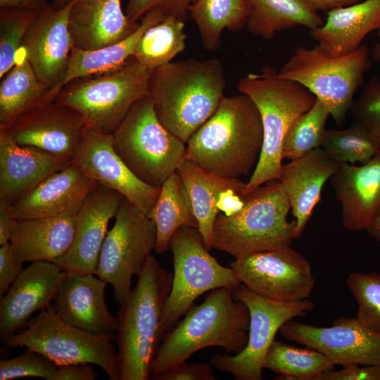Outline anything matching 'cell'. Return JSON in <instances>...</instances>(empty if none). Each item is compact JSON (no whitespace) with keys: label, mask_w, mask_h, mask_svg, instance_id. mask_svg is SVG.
Listing matches in <instances>:
<instances>
[{"label":"cell","mask_w":380,"mask_h":380,"mask_svg":"<svg viewBox=\"0 0 380 380\" xmlns=\"http://www.w3.org/2000/svg\"><path fill=\"white\" fill-rule=\"evenodd\" d=\"M112 137L119 157L152 186L160 187L185 158V143L160 122L150 96L133 105Z\"/></svg>","instance_id":"obj_8"},{"label":"cell","mask_w":380,"mask_h":380,"mask_svg":"<svg viewBox=\"0 0 380 380\" xmlns=\"http://www.w3.org/2000/svg\"><path fill=\"white\" fill-rule=\"evenodd\" d=\"M53 6L61 8L70 4L74 0H50Z\"/></svg>","instance_id":"obj_53"},{"label":"cell","mask_w":380,"mask_h":380,"mask_svg":"<svg viewBox=\"0 0 380 380\" xmlns=\"http://www.w3.org/2000/svg\"><path fill=\"white\" fill-rule=\"evenodd\" d=\"M165 17L160 11L153 9L141 18L138 28L132 34L119 42L94 50L74 46L62 80L47 93L44 101H54L61 89L72 80L103 75L120 68L134 56L138 43L147 29Z\"/></svg>","instance_id":"obj_29"},{"label":"cell","mask_w":380,"mask_h":380,"mask_svg":"<svg viewBox=\"0 0 380 380\" xmlns=\"http://www.w3.org/2000/svg\"><path fill=\"white\" fill-rule=\"evenodd\" d=\"M350 110L356 122L368 130L380 148V80L377 77L370 79Z\"/></svg>","instance_id":"obj_42"},{"label":"cell","mask_w":380,"mask_h":380,"mask_svg":"<svg viewBox=\"0 0 380 380\" xmlns=\"http://www.w3.org/2000/svg\"><path fill=\"white\" fill-rule=\"evenodd\" d=\"M244 204L227 216L218 213L212 248L239 259L249 254L291 246L296 222L288 221V197L278 179L269 181L243 196Z\"/></svg>","instance_id":"obj_6"},{"label":"cell","mask_w":380,"mask_h":380,"mask_svg":"<svg viewBox=\"0 0 380 380\" xmlns=\"http://www.w3.org/2000/svg\"><path fill=\"white\" fill-rule=\"evenodd\" d=\"M346 284L357 303L356 318L380 334V274L353 272Z\"/></svg>","instance_id":"obj_40"},{"label":"cell","mask_w":380,"mask_h":380,"mask_svg":"<svg viewBox=\"0 0 380 380\" xmlns=\"http://www.w3.org/2000/svg\"><path fill=\"white\" fill-rule=\"evenodd\" d=\"M330 179L343 226L350 232L367 231L380 213V152L365 164H341Z\"/></svg>","instance_id":"obj_23"},{"label":"cell","mask_w":380,"mask_h":380,"mask_svg":"<svg viewBox=\"0 0 380 380\" xmlns=\"http://www.w3.org/2000/svg\"><path fill=\"white\" fill-rule=\"evenodd\" d=\"M111 341L66 322L57 315L52 304L32 317L23 330L3 343L9 348L25 347L38 352L58 367L95 365L110 380H120L117 348Z\"/></svg>","instance_id":"obj_11"},{"label":"cell","mask_w":380,"mask_h":380,"mask_svg":"<svg viewBox=\"0 0 380 380\" xmlns=\"http://www.w3.org/2000/svg\"><path fill=\"white\" fill-rule=\"evenodd\" d=\"M234 291L227 287L214 289L201 305L190 308L163 337L151 362L150 376L208 347L219 346L235 355L246 348L249 310L243 302L234 299Z\"/></svg>","instance_id":"obj_3"},{"label":"cell","mask_w":380,"mask_h":380,"mask_svg":"<svg viewBox=\"0 0 380 380\" xmlns=\"http://www.w3.org/2000/svg\"><path fill=\"white\" fill-rule=\"evenodd\" d=\"M189 15L197 26L204 49L213 51L220 48L224 30L237 31L246 26L248 10L245 0H196Z\"/></svg>","instance_id":"obj_34"},{"label":"cell","mask_w":380,"mask_h":380,"mask_svg":"<svg viewBox=\"0 0 380 380\" xmlns=\"http://www.w3.org/2000/svg\"><path fill=\"white\" fill-rule=\"evenodd\" d=\"M237 89L255 104L263 131L260 158L241 192L243 196L269 181L278 179L285 136L294 120L313 106L316 97L298 82L279 77L269 65L260 73L241 77Z\"/></svg>","instance_id":"obj_5"},{"label":"cell","mask_w":380,"mask_h":380,"mask_svg":"<svg viewBox=\"0 0 380 380\" xmlns=\"http://www.w3.org/2000/svg\"><path fill=\"white\" fill-rule=\"evenodd\" d=\"M88 128L77 110L56 101L43 102L0 128L22 146H34L70 162Z\"/></svg>","instance_id":"obj_16"},{"label":"cell","mask_w":380,"mask_h":380,"mask_svg":"<svg viewBox=\"0 0 380 380\" xmlns=\"http://www.w3.org/2000/svg\"><path fill=\"white\" fill-rule=\"evenodd\" d=\"M147 217L156 225L157 236L154 250L158 254L169 248L170 240L179 228L198 229L189 194L177 172L160 186L158 197Z\"/></svg>","instance_id":"obj_32"},{"label":"cell","mask_w":380,"mask_h":380,"mask_svg":"<svg viewBox=\"0 0 380 380\" xmlns=\"http://www.w3.org/2000/svg\"><path fill=\"white\" fill-rule=\"evenodd\" d=\"M327 13L326 22L310 33L319 45L335 56L355 51L370 32L380 28V0H363Z\"/></svg>","instance_id":"obj_27"},{"label":"cell","mask_w":380,"mask_h":380,"mask_svg":"<svg viewBox=\"0 0 380 380\" xmlns=\"http://www.w3.org/2000/svg\"><path fill=\"white\" fill-rule=\"evenodd\" d=\"M246 29L251 34L270 39L277 33L303 26L310 30L322 26V18L302 0H245Z\"/></svg>","instance_id":"obj_31"},{"label":"cell","mask_w":380,"mask_h":380,"mask_svg":"<svg viewBox=\"0 0 380 380\" xmlns=\"http://www.w3.org/2000/svg\"><path fill=\"white\" fill-rule=\"evenodd\" d=\"M184 27V20L165 16L143 34L133 56L151 70L172 62L185 49Z\"/></svg>","instance_id":"obj_36"},{"label":"cell","mask_w":380,"mask_h":380,"mask_svg":"<svg viewBox=\"0 0 380 380\" xmlns=\"http://www.w3.org/2000/svg\"><path fill=\"white\" fill-rule=\"evenodd\" d=\"M262 142L259 110L249 96L241 93L224 97L189 139L185 158L216 175L239 179L253 173Z\"/></svg>","instance_id":"obj_2"},{"label":"cell","mask_w":380,"mask_h":380,"mask_svg":"<svg viewBox=\"0 0 380 380\" xmlns=\"http://www.w3.org/2000/svg\"><path fill=\"white\" fill-rule=\"evenodd\" d=\"M68 25L75 47L94 50L123 40L139 23L128 18L121 0H74Z\"/></svg>","instance_id":"obj_26"},{"label":"cell","mask_w":380,"mask_h":380,"mask_svg":"<svg viewBox=\"0 0 380 380\" xmlns=\"http://www.w3.org/2000/svg\"><path fill=\"white\" fill-rule=\"evenodd\" d=\"M213 366L208 363H187L182 361L154 376L151 380H216Z\"/></svg>","instance_id":"obj_44"},{"label":"cell","mask_w":380,"mask_h":380,"mask_svg":"<svg viewBox=\"0 0 380 380\" xmlns=\"http://www.w3.org/2000/svg\"><path fill=\"white\" fill-rule=\"evenodd\" d=\"M366 45L344 55L335 56L318 44L297 47L277 75L298 82L328 110L338 125L342 123L354 102V96L372 68Z\"/></svg>","instance_id":"obj_7"},{"label":"cell","mask_w":380,"mask_h":380,"mask_svg":"<svg viewBox=\"0 0 380 380\" xmlns=\"http://www.w3.org/2000/svg\"><path fill=\"white\" fill-rule=\"evenodd\" d=\"M320 147L339 164H365L380 152L368 130L357 122L344 129H327Z\"/></svg>","instance_id":"obj_37"},{"label":"cell","mask_w":380,"mask_h":380,"mask_svg":"<svg viewBox=\"0 0 380 380\" xmlns=\"http://www.w3.org/2000/svg\"><path fill=\"white\" fill-rule=\"evenodd\" d=\"M263 367L279 374L276 379L315 380L334 370L335 365L315 349L299 348L274 340L266 353Z\"/></svg>","instance_id":"obj_35"},{"label":"cell","mask_w":380,"mask_h":380,"mask_svg":"<svg viewBox=\"0 0 380 380\" xmlns=\"http://www.w3.org/2000/svg\"><path fill=\"white\" fill-rule=\"evenodd\" d=\"M39 11L0 8V78L13 68L25 34Z\"/></svg>","instance_id":"obj_39"},{"label":"cell","mask_w":380,"mask_h":380,"mask_svg":"<svg viewBox=\"0 0 380 380\" xmlns=\"http://www.w3.org/2000/svg\"><path fill=\"white\" fill-rule=\"evenodd\" d=\"M226 78L218 58L170 62L151 71V96L162 125L186 144L225 96Z\"/></svg>","instance_id":"obj_1"},{"label":"cell","mask_w":380,"mask_h":380,"mask_svg":"<svg viewBox=\"0 0 380 380\" xmlns=\"http://www.w3.org/2000/svg\"><path fill=\"white\" fill-rule=\"evenodd\" d=\"M169 249L174 274L163 312V338L200 296L222 287L235 289L241 284L231 267L222 266L210 254L198 229L179 228L170 240Z\"/></svg>","instance_id":"obj_10"},{"label":"cell","mask_w":380,"mask_h":380,"mask_svg":"<svg viewBox=\"0 0 380 380\" xmlns=\"http://www.w3.org/2000/svg\"><path fill=\"white\" fill-rule=\"evenodd\" d=\"M65 272L49 261L31 262L0 299V338L4 342L23 330L37 311L55 300Z\"/></svg>","instance_id":"obj_20"},{"label":"cell","mask_w":380,"mask_h":380,"mask_svg":"<svg viewBox=\"0 0 380 380\" xmlns=\"http://www.w3.org/2000/svg\"><path fill=\"white\" fill-rule=\"evenodd\" d=\"M312 11H330L336 8L352 5L362 0H302Z\"/></svg>","instance_id":"obj_49"},{"label":"cell","mask_w":380,"mask_h":380,"mask_svg":"<svg viewBox=\"0 0 380 380\" xmlns=\"http://www.w3.org/2000/svg\"><path fill=\"white\" fill-rule=\"evenodd\" d=\"M51 4L49 0H0V8L15 7L40 11Z\"/></svg>","instance_id":"obj_50"},{"label":"cell","mask_w":380,"mask_h":380,"mask_svg":"<svg viewBox=\"0 0 380 380\" xmlns=\"http://www.w3.org/2000/svg\"><path fill=\"white\" fill-rule=\"evenodd\" d=\"M57 368L58 366L44 355L26 348L13 358L0 361V380L23 377L50 380Z\"/></svg>","instance_id":"obj_41"},{"label":"cell","mask_w":380,"mask_h":380,"mask_svg":"<svg viewBox=\"0 0 380 380\" xmlns=\"http://www.w3.org/2000/svg\"><path fill=\"white\" fill-rule=\"evenodd\" d=\"M73 1L61 8L51 4L39 11L22 43L29 63L49 91L62 80L74 47L68 25Z\"/></svg>","instance_id":"obj_19"},{"label":"cell","mask_w":380,"mask_h":380,"mask_svg":"<svg viewBox=\"0 0 380 380\" xmlns=\"http://www.w3.org/2000/svg\"><path fill=\"white\" fill-rule=\"evenodd\" d=\"M11 204L0 201V246L10 242L17 220L11 212Z\"/></svg>","instance_id":"obj_48"},{"label":"cell","mask_w":380,"mask_h":380,"mask_svg":"<svg viewBox=\"0 0 380 380\" xmlns=\"http://www.w3.org/2000/svg\"><path fill=\"white\" fill-rule=\"evenodd\" d=\"M287 340L315 349L335 365L380 367V334L356 317H338L330 327H315L291 319L279 330Z\"/></svg>","instance_id":"obj_15"},{"label":"cell","mask_w":380,"mask_h":380,"mask_svg":"<svg viewBox=\"0 0 380 380\" xmlns=\"http://www.w3.org/2000/svg\"><path fill=\"white\" fill-rule=\"evenodd\" d=\"M98 184L70 162L11 204L15 220L75 215Z\"/></svg>","instance_id":"obj_22"},{"label":"cell","mask_w":380,"mask_h":380,"mask_svg":"<svg viewBox=\"0 0 380 380\" xmlns=\"http://www.w3.org/2000/svg\"><path fill=\"white\" fill-rule=\"evenodd\" d=\"M97 374L92 364H69L58 367L50 380H94Z\"/></svg>","instance_id":"obj_47"},{"label":"cell","mask_w":380,"mask_h":380,"mask_svg":"<svg viewBox=\"0 0 380 380\" xmlns=\"http://www.w3.org/2000/svg\"><path fill=\"white\" fill-rule=\"evenodd\" d=\"M315 380H380V367L350 364L317 376Z\"/></svg>","instance_id":"obj_45"},{"label":"cell","mask_w":380,"mask_h":380,"mask_svg":"<svg viewBox=\"0 0 380 380\" xmlns=\"http://www.w3.org/2000/svg\"><path fill=\"white\" fill-rule=\"evenodd\" d=\"M329 115L326 107L316 99L313 106L289 127L283 143V159L295 160L320 147Z\"/></svg>","instance_id":"obj_38"},{"label":"cell","mask_w":380,"mask_h":380,"mask_svg":"<svg viewBox=\"0 0 380 380\" xmlns=\"http://www.w3.org/2000/svg\"><path fill=\"white\" fill-rule=\"evenodd\" d=\"M74 231V215L16 220L10 243L22 263L53 262L68 251Z\"/></svg>","instance_id":"obj_28"},{"label":"cell","mask_w":380,"mask_h":380,"mask_svg":"<svg viewBox=\"0 0 380 380\" xmlns=\"http://www.w3.org/2000/svg\"><path fill=\"white\" fill-rule=\"evenodd\" d=\"M47 87L37 78L22 47L0 84V128L45 102Z\"/></svg>","instance_id":"obj_33"},{"label":"cell","mask_w":380,"mask_h":380,"mask_svg":"<svg viewBox=\"0 0 380 380\" xmlns=\"http://www.w3.org/2000/svg\"><path fill=\"white\" fill-rule=\"evenodd\" d=\"M230 267L241 284L272 300H303L310 298L315 286L310 262L290 246L235 259Z\"/></svg>","instance_id":"obj_14"},{"label":"cell","mask_w":380,"mask_h":380,"mask_svg":"<svg viewBox=\"0 0 380 380\" xmlns=\"http://www.w3.org/2000/svg\"><path fill=\"white\" fill-rule=\"evenodd\" d=\"M69 163L0 133V201L15 203Z\"/></svg>","instance_id":"obj_25"},{"label":"cell","mask_w":380,"mask_h":380,"mask_svg":"<svg viewBox=\"0 0 380 380\" xmlns=\"http://www.w3.org/2000/svg\"><path fill=\"white\" fill-rule=\"evenodd\" d=\"M234 298L243 302L249 310L247 345L234 355H212L211 365L237 380H262L264 359L277 331L286 322L307 315L315 303L309 298L295 302L272 300L257 295L243 284L234 289Z\"/></svg>","instance_id":"obj_13"},{"label":"cell","mask_w":380,"mask_h":380,"mask_svg":"<svg viewBox=\"0 0 380 380\" xmlns=\"http://www.w3.org/2000/svg\"><path fill=\"white\" fill-rule=\"evenodd\" d=\"M124 196L98 184L74 215L75 231L68 251L56 259L62 270L96 274L108 224L115 216Z\"/></svg>","instance_id":"obj_18"},{"label":"cell","mask_w":380,"mask_h":380,"mask_svg":"<svg viewBox=\"0 0 380 380\" xmlns=\"http://www.w3.org/2000/svg\"><path fill=\"white\" fill-rule=\"evenodd\" d=\"M64 272L60 289L53 303L57 315L75 327L114 341L118 320L106 306L107 283L93 274Z\"/></svg>","instance_id":"obj_21"},{"label":"cell","mask_w":380,"mask_h":380,"mask_svg":"<svg viewBox=\"0 0 380 380\" xmlns=\"http://www.w3.org/2000/svg\"><path fill=\"white\" fill-rule=\"evenodd\" d=\"M172 274L151 255L137 283L120 305L117 346L120 380H147L163 340L160 324Z\"/></svg>","instance_id":"obj_4"},{"label":"cell","mask_w":380,"mask_h":380,"mask_svg":"<svg viewBox=\"0 0 380 380\" xmlns=\"http://www.w3.org/2000/svg\"><path fill=\"white\" fill-rule=\"evenodd\" d=\"M377 31V35L380 38V28ZM370 54L374 61L380 63V43L375 44Z\"/></svg>","instance_id":"obj_52"},{"label":"cell","mask_w":380,"mask_h":380,"mask_svg":"<svg viewBox=\"0 0 380 380\" xmlns=\"http://www.w3.org/2000/svg\"><path fill=\"white\" fill-rule=\"evenodd\" d=\"M151 71L132 56L115 70L70 82L54 101L77 110L88 127L112 134L133 105L149 96Z\"/></svg>","instance_id":"obj_9"},{"label":"cell","mask_w":380,"mask_h":380,"mask_svg":"<svg viewBox=\"0 0 380 380\" xmlns=\"http://www.w3.org/2000/svg\"><path fill=\"white\" fill-rule=\"evenodd\" d=\"M100 253L96 276L114 291L121 305L132 287L133 276H139L155 248L156 228L147 215L124 198L114 217Z\"/></svg>","instance_id":"obj_12"},{"label":"cell","mask_w":380,"mask_h":380,"mask_svg":"<svg viewBox=\"0 0 380 380\" xmlns=\"http://www.w3.org/2000/svg\"><path fill=\"white\" fill-rule=\"evenodd\" d=\"M367 232L372 239L380 242V213L372 220Z\"/></svg>","instance_id":"obj_51"},{"label":"cell","mask_w":380,"mask_h":380,"mask_svg":"<svg viewBox=\"0 0 380 380\" xmlns=\"http://www.w3.org/2000/svg\"><path fill=\"white\" fill-rule=\"evenodd\" d=\"M196 0H129L125 14L132 22L142 18L151 10L160 11L165 16H172L184 20L189 7Z\"/></svg>","instance_id":"obj_43"},{"label":"cell","mask_w":380,"mask_h":380,"mask_svg":"<svg viewBox=\"0 0 380 380\" xmlns=\"http://www.w3.org/2000/svg\"><path fill=\"white\" fill-rule=\"evenodd\" d=\"M177 172L189 194L198 229L210 251L212 249L214 223L220 213L217 208L220 195L229 189L236 190L241 194L246 182L216 175L186 158L179 163Z\"/></svg>","instance_id":"obj_30"},{"label":"cell","mask_w":380,"mask_h":380,"mask_svg":"<svg viewBox=\"0 0 380 380\" xmlns=\"http://www.w3.org/2000/svg\"><path fill=\"white\" fill-rule=\"evenodd\" d=\"M23 264L15 258L10 242L0 246V297L23 270Z\"/></svg>","instance_id":"obj_46"},{"label":"cell","mask_w":380,"mask_h":380,"mask_svg":"<svg viewBox=\"0 0 380 380\" xmlns=\"http://www.w3.org/2000/svg\"><path fill=\"white\" fill-rule=\"evenodd\" d=\"M340 165L321 147L282 164L278 180L288 197L296 222L294 239L302 236L315 206L321 201L324 184Z\"/></svg>","instance_id":"obj_24"},{"label":"cell","mask_w":380,"mask_h":380,"mask_svg":"<svg viewBox=\"0 0 380 380\" xmlns=\"http://www.w3.org/2000/svg\"><path fill=\"white\" fill-rule=\"evenodd\" d=\"M71 163L98 184L118 191L147 215L160 187L141 181L114 150L112 134L88 127Z\"/></svg>","instance_id":"obj_17"}]
</instances>
